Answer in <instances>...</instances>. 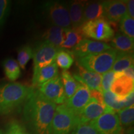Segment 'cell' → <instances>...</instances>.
I'll return each mask as SVG.
<instances>
[{"label":"cell","mask_w":134,"mask_h":134,"mask_svg":"<svg viewBox=\"0 0 134 134\" xmlns=\"http://www.w3.org/2000/svg\"><path fill=\"white\" fill-rule=\"evenodd\" d=\"M57 104L45 98L37 89L25 103L23 114L31 134H50Z\"/></svg>","instance_id":"obj_1"},{"label":"cell","mask_w":134,"mask_h":134,"mask_svg":"<svg viewBox=\"0 0 134 134\" xmlns=\"http://www.w3.org/2000/svg\"><path fill=\"white\" fill-rule=\"evenodd\" d=\"M34 88L19 83H6L0 86V115H7L26 103Z\"/></svg>","instance_id":"obj_2"},{"label":"cell","mask_w":134,"mask_h":134,"mask_svg":"<svg viewBox=\"0 0 134 134\" xmlns=\"http://www.w3.org/2000/svg\"><path fill=\"white\" fill-rule=\"evenodd\" d=\"M117 51L110 48L103 52L77 58L76 63L88 71L102 75L112 69Z\"/></svg>","instance_id":"obj_3"},{"label":"cell","mask_w":134,"mask_h":134,"mask_svg":"<svg viewBox=\"0 0 134 134\" xmlns=\"http://www.w3.org/2000/svg\"><path fill=\"white\" fill-rule=\"evenodd\" d=\"M43 16L52 24L63 29L71 28L68 5L57 1H47L42 6Z\"/></svg>","instance_id":"obj_4"},{"label":"cell","mask_w":134,"mask_h":134,"mask_svg":"<svg viewBox=\"0 0 134 134\" xmlns=\"http://www.w3.org/2000/svg\"><path fill=\"white\" fill-rule=\"evenodd\" d=\"M80 29L85 37L103 42H110L115 35L114 30L104 18L86 22Z\"/></svg>","instance_id":"obj_5"},{"label":"cell","mask_w":134,"mask_h":134,"mask_svg":"<svg viewBox=\"0 0 134 134\" xmlns=\"http://www.w3.org/2000/svg\"><path fill=\"white\" fill-rule=\"evenodd\" d=\"M76 125V115L65 104L57 105L50 134H70Z\"/></svg>","instance_id":"obj_6"},{"label":"cell","mask_w":134,"mask_h":134,"mask_svg":"<svg viewBox=\"0 0 134 134\" xmlns=\"http://www.w3.org/2000/svg\"><path fill=\"white\" fill-rule=\"evenodd\" d=\"M59 49L44 41L38 43L33 50V75L41 68L55 62V58Z\"/></svg>","instance_id":"obj_7"},{"label":"cell","mask_w":134,"mask_h":134,"mask_svg":"<svg viewBox=\"0 0 134 134\" xmlns=\"http://www.w3.org/2000/svg\"><path fill=\"white\" fill-rule=\"evenodd\" d=\"M99 134H122L123 128L115 112H106L90 122Z\"/></svg>","instance_id":"obj_8"},{"label":"cell","mask_w":134,"mask_h":134,"mask_svg":"<svg viewBox=\"0 0 134 134\" xmlns=\"http://www.w3.org/2000/svg\"><path fill=\"white\" fill-rule=\"evenodd\" d=\"M36 89L45 98L55 104H64L66 99L61 77L59 75Z\"/></svg>","instance_id":"obj_9"},{"label":"cell","mask_w":134,"mask_h":134,"mask_svg":"<svg viewBox=\"0 0 134 134\" xmlns=\"http://www.w3.org/2000/svg\"><path fill=\"white\" fill-rule=\"evenodd\" d=\"M112 111L113 110L108 108L106 105H102L97 100L91 98L86 106L76 116L77 125L90 123L104 113Z\"/></svg>","instance_id":"obj_10"},{"label":"cell","mask_w":134,"mask_h":134,"mask_svg":"<svg viewBox=\"0 0 134 134\" xmlns=\"http://www.w3.org/2000/svg\"><path fill=\"white\" fill-rule=\"evenodd\" d=\"M110 46L108 43L103 42L84 38L77 46L72 48L71 54L77 58L83 57L87 55L103 52L110 49Z\"/></svg>","instance_id":"obj_11"},{"label":"cell","mask_w":134,"mask_h":134,"mask_svg":"<svg viewBox=\"0 0 134 134\" xmlns=\"http://www.w3.org/2000/svg\"><path fill=\"white\" fill-rule=\"evenodd\" d=\"M78 83L79 85L74 94L65 100L64 103L76 116L86 106L91 99L90 90L88 87L82 83Z\"/></svg>","instance_id":"obj_12"},{"label":"cell","mask_w":134,"mask_h":134,"mask_svg":"<svg viewBox=\"0 0 134 134\" xmlns=\"http://www.w3.org/2000/svg\"><path fill=\"white\" fill-rule=\"evenodd\" d=\"M127 14L125 1L112 0L104 1V18L109 23L117 24Z\"/></svg>","instance_id":"obj_13"},{"label":"cell","mask_w":134,"mask_h":134,"mask_svg":"<svg viewBox=\"0 0 134 134\" xmlns=\"http://www.w3.org/2000/svg\"><path fill=\"white\" fill-rule=\"evenodd\" d=\"M133 90L134 79L126 76L124 73L114 78L110 88V91L116 95L118 100L122 103L127 96L133 92Z\"/></svg>","instance_id":"obj_14"},{"label":"cell","mask_w":134,"mask_h":134,"mask_svg":"<svg viewBox=\"0 0 134 134\" xmlns=\"http://www.w3.org/2000/svg\"><path fill=\"white\" fill-rule=\"evenodd\" d=\"M78 73L73 75L77 82L82 83L88 87L90 90H96L103 91L101 89L102 75L88 71L76 63Z\"/></svg>","instance_id":"obj_15"},{"label":"cell","mask_w":134,"mask_h":134,"mask_svg":"<svg viewBox=\"0 0 134 134\" xmlns=\"http://www.w3.org/2000/svg\"><path fill=\"white\" fill-rule=\"evenodd\" d=\"M86 1H73L68 5L72 28H80L84 21V8Z\"/></svg>","instance_id":"obj_16"},{"label":"cell","mask_w":134,"mask_h":134,"mask_svg":"<svg viewBox=\"0 0 134 134\" xmlns=\"http://www.w3.org/2000/svg\"><path fill=\"white\" fill-rule=\"evenodd\" d=\"M58 75V66L55 62L40 69L32 76V88H37L46 82Z\"/></svg>","instance_id":"obj_17"},{"label":"cell","mask_w":134,"mask_h":134,"mask_svg":"<svg viewBox=\"0 0 134 134\" xmlns=\"http://www.w3.org/2000/svg\"><path fill=\"white\" fill-rule=\"evenodd\" d=\"M42 37L44 42L60 48L65 39V29L58 26H51L44 31Z\"/></svg>","instance_id":"obj_18"},{"label":"cell","mask_w":134,"mask_h":134,"mask_svg":"<svg viewBox=\"0 0 134 134\" xmlns=\"http://www.w3.org/2000/svg\"><path fill=\"white\" fill-rule=\"evenodd\" d=\"M110 42V47L119 52L133 53V40L122 33L117 32Z\"/></svg>","instance_id":"obj_19"},{"label":"cell","mask_w":134,"mask_h":134,"mask_svg":"<svg viewBox=\"0 0 134 134\" xmlns=\"http://www.w3.org/2000/svg\"><path fill=\"white\" fill-rule=\"evenodd\" d=\"M104 18V1H86L84 8V21Z\"/></svg>","instance_id":"obj_20"},{"label":"cell","mask_w":134,"mask_h":134,"mask_svg":"<svg viewBox=\"0 0 134 134\" xmlns=\"http://www.w3.org/2000/svg\"><path fill=\"white\" fill-rule=\"evenodd\" d=\"M85 38L80 28L65 29V39L60 47L62 49H72Z\"/></svg>","instance_id":"obj_21"},{"label":"cell","mask_w":134,"mask_h":134,"mask_svg":"<svg viewBox=\"0 0 134 134\" xmlns=\"http://www.w3.org/2000/svg\"><path fill=\"white\" fill-rule=\"evenodd\" d=\"M132 66H133V53L117 52L116 58L111 70L116 73L124 71Z\"/></svg>","instance_id":"obj_22"},{"label":"cell","mask_w":134,"mask_h":134,"mask_svg":"<svg viewBox=\"0 0 134 134\" xmlns=\"http://www.w3.org/2000/svg\"><path fill=\"white\" fill-rule=\"evenodd\" d=\"M60 77L64 88L66 99H68L71 98L76 92L79 83L76 81L73 75L68 70H63Z\"/></svg>","instance_id":"obj_23"},{"label":"cell","mask_w":134,"mask_h":134,"mask_svg":"<svg viewBox=\"0 0 134 134\" xmlns=\"http://www.w3.org/2000/svg\"><path fill=\"white\" fill-rule=\"evenodd\" d=\"M4 74L10 81H15L21 75V69L18 62L13 58H9L3 63Z\"/></svg>","instance_id":"obj_24"},{"label":"cell","mask_w":134,"mask_h":134,"mask_svg":"<svg viewBox=\"0 0 134 134\" xmlns=\"http://www.w3.org/2000/svg\"><path fill=\"white\" fill-rule=\"evenodd\" d=\"M74 62L73 55L69 51L62 48L58 50L55 58V63L57 66L63 70H68Z\"/></svg>","instance_id":"obj_25"},{"label":"cell","mask_w":134,"mask_h":134,"mask_svg":"<svg viewBox=\"0 0 134 134\" xmlns=\"http://www.w3.org/2000/svg\"><path fill=\"white\" fill-rule=\"evenodd\" d=\"M103 93L104 102L105 105L108 108L110 109L116 113L122 109H124L123 103L119 101L116 95L112 93L110 90L104 91Z\"/></svg>","instance_id":"obj_26"},{"label":"cell","mask_w":134,"mask_h":134,"mask_svg":"<svg viewBox=\"0 0 134 134\" xmlns=\"http://www.w3.org/2000/svg\"><path fill=\"white\" fill-rule=\"evenodd\" d=\"M120 125L123 127H130L133 123L134 107L122 109L117 113Z\"/></svg>","instance_id":"obj_27"},{"label":"cell","mask_w":134,"mask_h":134,"mask_svg":"<svg viewBox=\"0 0 134 134\" xmlns=\"http://www.w3.org/2000/svg\"><path fill=\"white\" fill-rule=\"evenodd\" d=\"M119 27L123 34L134 39V19L130 18L128 14L125 15L119 22Z\"/></svg>","instance_id":"obj_28"},{"label":"cell","mask_w":134,"mask_h":134,"mask_svg":"<svg viewBox=\"0 0 134 134\" xmlns=\"http://www.w3.org/2000/svg\"><path fill=\"white\" fill-rule=\"evenodd\" d=\"M33 57V49L29 46L22 47L18 50V63L20 68L25 70L26 65Z\"/></svg>","instance_id":"obj_29"},{"label":"cell","mask_w":134,"mask_h":134,"mask_svg":"<svg viewBox=\"0 0 134 134\" xmlns=\"http://www.w3.org/2000/svg\"><path fill=\"white\" fill-rule=\"evenodd\" d=\"M1 134H31L26 129L16 120H12L6 127Z\"/></svg>","instance_id":"obj_30"},{"label":"cell","mask_w":134,"mask_h":134,"mask_svg":"<svg viewBox=\"0 0 134 134\" xmlns=\"http://www.w3.org/2000/svg\"><path fill=\"white\" fill-rule=\"evenodd\" d=\"M71 134H99L90 123L81 124L76 125Z\"/></svg>","instance_id":"obj_31"},{"label":"cell","mask_w":134,"mask_h":134,"mask_svg":"<svg viewBox=\"0 0 134 134\" xmlns=\"http://www.w3.org/2000/svg\"><path fill=\"white\" fill-rule=\"evenodd\" d=\"M114 80V72L112 70L103 74L101 78V89L103 92L109 91Z\"/></svg>","instance_id":"obj_32"},{"label":"cell","mask_w":134,"mask_h":134,"mask_svg":"<svg viewBox=\"0 0 134 134\" xmlns=\"http://www.w3.org/2000/svg\"><path fill=\"white\" fill-rule=\"evenodd\" d=\"M10 1L8 0H0V27L2 26L9 13Z\"/></svg>","instance_id":"obj_33"},{"label":"cell","mask_w":134,"mask_h":134,"mask_svg":"<svg viewBox=\"0 0 134 134\" xmlns=\"http://www.w3.org/2000/svg\"><path fill=\"white\" fill-rule=\"evenodd\" d=\"M90 96H91V98L97 100L99 103L103 105H105L104 102L103 91L96 90H90Z\"/></svg>","instance_id":"obj_34"},{"label":"cell","mask_w":134,"mask_h":134,"mask_svg":"<svg viewBox=\"0 0 134 134\" xmlns=\"http://www.w3.org/2000/svg\"><path fill=\"white\" fill-rule=\"evenodd\" d=\"M133 99H134V93L132 92L127 96L124 100H123L124 107V108H130L131 106H133Z\"/></svg>","instance_id":"obj_35"},{"label":"cell","mask_w":134,"mask_h":134,"mask_svg":"<svg viewBox=\"0 0 134 134\" xmlns=\"http://www.w3.org/2000/svg\"><path fill=\"white\" fill-rule=\"evenodd\" d=\"M126 1L127 14L132 19H134V1L133 0H129Z\"/></svg>","instance_id":"obj_36"},{"label":"cell","mask_w":134,"mask_h":134,"mask_svg":"<svg viewBox=\"0 0 134 134\" xmlns=\"http://www.w3.org/2000/svg\"><path fill=\"white\" fill-rule=\"evenodd\" d=\"M133 66H130L127 69L125 70L124 71H123L124 73L126 75V76L130 77V78H133L134 79V71H133Z\"/></svg>","instance_id":"obj_37"},{"label":"cell","mask_w":134,"mask_h":134,"mask_svg":"<svg viewBox=\"0 0 134 134\" xmlns=\"http://www.w3.org/2000/svg\"><path fill=\"white\" fill-rule=\"evenodd\" d=\"M125 134H133V128H131V127H130L129 129H128L125 132Z\"/></svg>","instance_id":"obj_38"}]
</instances>
